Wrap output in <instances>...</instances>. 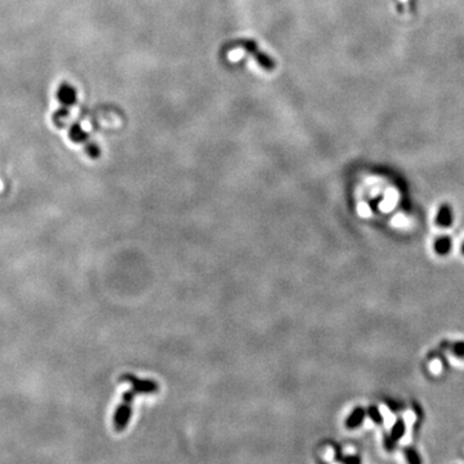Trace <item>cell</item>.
Masks as SVG:
<instances>
[{
	"label": "cell",
	"mask_w": 464,
	"mask_h": 464,
	"mask_svg": "<svg viewBox=\"0 0 464 464\" xmlns=\"http://www.w3.org/2000/svg\"><path fill=\"white\" fill-rule=\"evenodd\" d=\"M403 434H405V422L402 419H399L396 423L393 424L390 436H387L384 438V447L388 451H392L395 446H396L397 441L402 438Z\"/></svg>",
	"instance_id": "obj_4"
},
{
	"label": "cell",
	"mask_w": 464,
	"mask_h": 464,
	"mask_svg": "<svg viewBox=\"0 0 464 464\" xmlns=\"http://www.w3.org/2000/svg\"><path fill=\"white\" fill-rule=\"evenodd\" d=\"M450 247H451V241H450V239L446 236L437 239L436 243H434V250L441 255L449 253Z\"/></svg>",
	"instance_id": "obj_7"
},
{
	"label": "cell",
	"mask_w": 464,
	"mask_h": 464,
	"mask_svg": "<svg viewBox=\"0 0 464 464\" xmlns=\"http://www.w3.org/2000/svg\"><path fill=\"white\" fill-rule=\"evenodd\" d=\"M239 45L244 48L247 53H250V55L255 58L257 63L259 64L263 70H266V71H272V70H275L276 63H275L274 60L268 55L263 53L254 40H243L241 43H239Z\"/></svg>",
	"instance_id": "obj_2"
},
{
	"label": "cell",
	"mask_w": 464,
	"mask_h": 464,
	"mask_svg": "<svg viewBox=\"0 0 464 464\" xmlns=\"http://www.w3.org/2000/svg\"><path fill=\"white\" fill-rule=\"evenodd\" d=\"M462 250H463V253H464V244H463V247H462Z\"/></svg>",
	"instance_id": "obj_11"
},
{
	"label": "cell",
	"mask_w": 464,
	"mask_h": 464,
	"mask_svg": "<svg viewBox=\"0 0 464 464\" xmlns=\"http://www.w3.org/2000/svg\"><path fill=\"white\" fill-rule=\"evenodd\" d=\"M369 415H370V418H371V419H373L376 424H379L380 422L383 420V417L380 415L379 410L376 409L375 406L370 407V409H369Z\"/></svg>",
	"instance_id": "obj_10"
},
{
	"label": "cell",
	"mask_w": 464,
	"mask_h": 464,
	"mask_svg": "<svg viewBox=\"0 0 464 464\" xmlns=\"http://www.w3.org/2000/svg\"><path fill=\"white\" fill-rule=\"evenodd\" d=\"M120 380L129 383L130 386H133L138 391L141 395H153L159 391V384L155 380L151 379H139L136 375L133 374H124L120 376Z\"/></svg>",
	"instance_id": "obj_3"
},
{
	"label": "cell",
	"mask_w": 464,
	"mask_h": 464,
	"mask_svg": "<svg viewBox=\"0 0 464 464\" xmlns=\"http://www.w3.org/2000/svg\"><path fill=\"white\" fill-rule=\"evenodd\" d=\"M403 454H405V459H406L407 464H422L419 454L413 447H406L405 451H403Z\"/></svg>",
	"instance_id": "obj_8"
},
{
	"label": "cell",
	"mask_w": 464,
	"mask_h": 464,
	"mask_svg": "<svg viewBox=\"0 0 464 464\" xmlns=\"http://www.w3.org/2000/svg\"><path fill=\"white\" fill-rule=\"evenodd\" d=\"M451 223H453V218H451L450 208H449L447 204H444V205H441L440 210H438V214H437L436 218V224L442 228H446L449 227Z\"/></svg>",
	"instance_id": "obj_5"
},
{
	"label": "cell",
	"mask_w": 464,
	"mask_h": 464,
	"mask_svg": "<svg viewBox=\"0 0 464 464\" xmlns=\"http://www.w3.org/2000/svg\"><path fill=\"white\" fill-rule=\"evenodd\" d=\"M445 346L449 347V348L451 349V352L455 353V355L459 356V357H462V359H464V343L458 342V343H453V344H450V346H449V344H445Z\"/></svg>",
	"instance_id": "obj_9"
},
{
	"label": "cell",
	"mask_w": 464,
	"mask_h": 464,
	"mask_svg": "<svg viewBox=\"0 0 464 464\" xmlns=\"http://www.w3.org/2000/svg\"><path fill=\"white\" fill-rule=\"evenodd\" d=\"M364 418H365V410L361 409V407H357V409L353 410V413L347 418L346 427L348 428V430H355V428L360 427V426L363 424Z\"/></svg>",
	"instance_id": "obj_6"
},
{
	"label": "cell",
	"mask_w": 464,
	"mask_h": 464,
	"mask_svg": "<svg viewBox=\"0 0 464 464\" xmlns=\"http://www.w3.org/2000/svg\"><path fill=\"white\" fill-rule=\"evenodd\" d=\"M132 387V388L126 391V392L123 395L122 403H120L118 409H116L115 417H114V427H115V430L118 431V432H122V431H124L128 427L129 420H130V417H132L133 401H134L137 395H141L134 387Z\"/></svg>",
	"instance_id": "obj_1"
}]
</instances>
